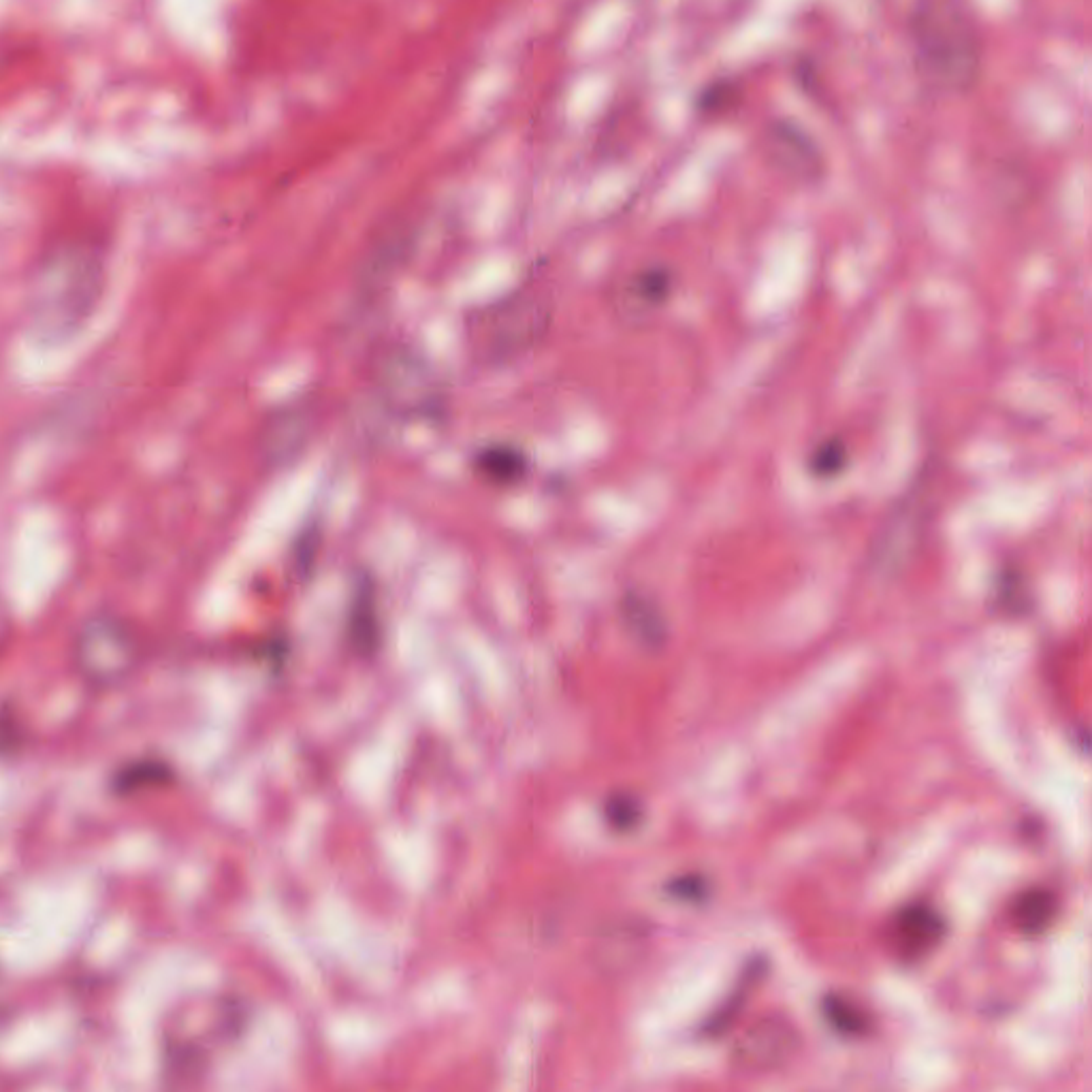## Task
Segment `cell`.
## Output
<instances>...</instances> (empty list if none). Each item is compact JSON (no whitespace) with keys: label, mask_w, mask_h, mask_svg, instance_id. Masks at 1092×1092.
Returning a JSON list of instances; mask_svg holds the SVG:
<instances>
[{"label":"cell","mask_w":1092,"mask_h":1092,"mask_svg":"<svg viewBox=\"0 0 1092 1092\" xmlns=\"http://www.w3.org/2000/svg\"><path fill=\"white\" fill-rule=\"evenodd\" d=\"M671 290L673 275L666 269H642L623 282L617 302L625 316L640 318L658 310L671 297Z\"/></svg>","instance_id":"obj_1"},{"label":"cell","mask_w":1092,"mask_h":1092,"mask_svg":"<svg viewBox=\"0 0 1092 1092\" xmlns=\"http://www.w3.org/2000/svg\"><path fill=\"white\" fill-rule=\"evenodd\" d=\"M478 468L499 480V482H513L519 480L526 474V457L519 451L513 449H487L478 457Z\"/></svg>","instance_id":"obj_2"},{"label":"cell","mask_w":1092,"mask_h":1092,"mask_svg":"<svg viewBox=\"0 0 1092 1092\" xmlns=\"http://www.w3.org/2000/svg\"><path fill=\"white\" fill-rule=\"evenodd\" d=\"M845 463V451L843 447H839L837 442H826L822 449H818L813 453V472L816 474H822V476H830L835 472H839Z\"/></svg>","instance_id":"obj_3"}]
</instances>
